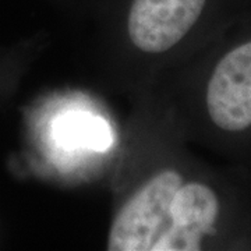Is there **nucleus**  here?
<instances>
[{"mask_svg":"<svg viewBox=\"0 0 251 251\" xmlns=\"http://www.w3.org/2000/svg\"><path fill=\"white\" fill-rule=\"evenodd\" d=\"M183 179L173 169L159 172L137 190L115 216L109 251H152L169 224L171 206Z\"/></svg>","mask_w":251,"mask_h":251,"instance_id":"f257e3e1","label":"nucleus"},{"mask_svg":"<svg viewBox=\"0 0 251 251\" xmlns=\"http://www.w3.org/2000/svg\"><path fill=\"white\" fill-rule=\"evenodd\" d=\"M206 0H134L127 29L145 53H163L177 45L201 16Z\"/></svg>","mask_w":251,"mask_h":251,"instance_id":"f03ea898","label":"nucleus"},{"mask_svg":"<svg viewBox=\"0 0 251 251\" xmlns=\"http://www.w3.org/2000/svg\"><path fill=\"white\" fill-rule=\"evenodd\" d=\"M206 108L211 120L225 131L251 126V41L218 63L208 82Z\"/></svg>","mask_w":251,"mask_h":251,"instance_id":"7ed1b4c3","label":"nucleus"},{"mask_svg":"<svg viewBox=\"0 0 251 251\" xmlns=\"http://www.w3.org/2000/svg\"><path fill=\"white\" fill-rule=\"evenodd\" d=\"M219 201L212 188L191 181L181 184L171 206L166 229L152 251H198L204 236L215 232Z\"/></svg>","mask_w":251,"mask_h":251,"instance_id":"20e7f679","label":"nucleus"}]
</instances>
